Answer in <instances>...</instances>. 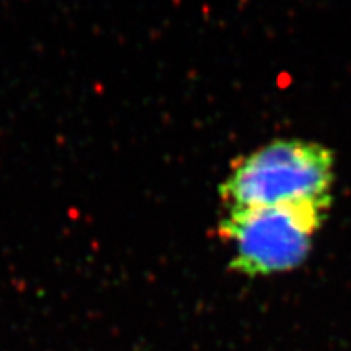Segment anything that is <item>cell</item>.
<instances>
[{"instance_id":"cell-1","label":"cell","mask_w":351,"mask_h":351,"mask_svg":"<svg viewBox=\"0 0 351 351\" xmlns=\"http://www.w3.org/2000/svg\"><path fill=\"white\" fill-rule=\"evenodd\" d=\"M335 158L322 143L278 138L232 161L219 186L223 208L317 202L332 204Z\"/></svg>"},{"instance_id":"cell-2","label":"cell","mask_w":351,"mask_h":351,"mask_svg":"<svg viewBox=\"0 0 351 351\" xmlns=\"http://www.w3.org/2000/svg\"><path fill=\"white\" fill-rule=\"evenodd\" d=\"M330 205L317 202L225 208L218 236L244 276L288 274L306 262Z\"/></svg>"}]
</instances>
